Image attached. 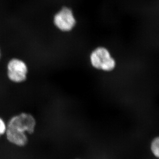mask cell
I'll list each match as a JSON object with an SVG mask.
<instances>
[{
  "label": "cell",
  "mask_w": 159,
  "mask_h": 159,
  "mask_svg": "<svg viewBox=\"0 0 159 159\" xmlns=\"http://www.w3.org/2000/svg\"><path fill=\"white\" fill-rule=\"evenodd\" d=\"M92 66L96 69L110 71L116 66V61L107 48L99 47L95 49L90 55Z\"/></svg>",
  "instance_id": "6da1fadb"
},
{
  "label": "cell",
  "mask_w": 159,
  "mask_h": 159,
  "mask_svg": "<svg viewBox=\"0 0 159 159\" xmlns=\"http://www.w3.org/2000/svg\"><path fill=\"white\" fill-rule=\"evenodd\" d=\"M36 126V120L30 114L22 113L12 117L8 124L7 128L12 129L17 132H27L33 134Z\"/></svg>",
  "instance_id": "7a4b0ae2"
},
{
  "label": "cell",
  "mask_w": 159,
  "mask_h": 159,
  "mask_svg": "<svg viewBox=\"0 0 159 159\" xmlns=\"http://www.w3.org/2000/svg\"><path fill=\"white\" fill-rule=\"evenodd\" d=\"M53 22L56 27L63 32L71 31L76 23L73 11L66 7L62 8L55 15Z\"/></svg>",
  "instance_id": "3957f363"
},
{
  "label": "cell",
  "mask_w": 159,
  "mask_h": 159,
  "mask_svg": "<svg viewBox=\"0 0 159 159\" xmlns=\"http://www.w3.org/2000/svg\"><path fill=\"white\" fill-rule=\"evenodd\" d=\"M7 76L11 81L20 83L27 78L28 68L25 62L19 59H11L7 64Z\"/></svg>",
  "instance_id": "277c9868"
},
{
  "label": "cell",
  "mask_w": 159,
  "mask_h": 159,
  "mask_svg": "<svg viewBox=\"0 0 159 159\" xmlns=\"http://www.w3.org/2000/svg\"><path fill=\"white\" fill-rule=\"evenodd\" d=\"M6 132L7 140L12 144L19 146H23L27 144L28 140L25 134L17 132L9 128L6 129Z\"/></svg>",
  "instance_id": "5b68a950"
},
{
  "label": "cell",
  "mask_w": 159,
  "mask_h": 159,
  "mask_svg": "<svg viewBox=\"0 0 159 159\" xmlns=\"http://www.w3.org/2000/svg\"><path fill=\"white\" fill-rule=\"evenodd\" d=\"M152 150L155 156L159 158V137L154 139L152 142Z\"/></svg>",
  "instance_id": "8992f818"
},
{
  "label": "cell",
  "mask_w": 159,
  "mask_h": 159,
  "mask_svg": "<svg viewBox=\"0 0 159 159\" xmlns=\"http://www.w3.org/2000/svg\"><path fill=\"white\" fill-rule=\"evenodd\" d=\"M6 125L3 120L0 118V136L4 134L5 132H6Z\"/></svg>",
  "instance_id": "52a82bcc"
},
{
  "label": "cell",
  "mask_w": 159,
  "mask_h": 159,
  "mask_svg": "<svg viewBox=\"0 0 159 159\" xmlns=\"http://www.w3.org/2000/svg\"><path fill=\"white\" fill-rule=\"evenodd\" d=\"M1 50H0V58H1Z\"/></svg>",
  "instance_id": "ba28073f"
}]
</instances>
